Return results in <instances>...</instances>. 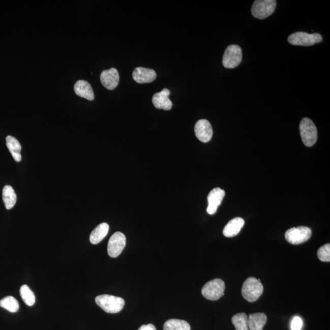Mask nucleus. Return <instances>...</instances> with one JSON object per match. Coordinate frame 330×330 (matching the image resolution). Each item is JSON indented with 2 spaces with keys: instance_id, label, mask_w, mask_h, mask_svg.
<instances>
[{
  "instance_id": "nucleus-7",
  "label": "nucleus",
  "mask_w": 330,
  "mask_h": 330,
  "mask_svg": "<svg viewBox=\"0 0 330 330\" xmlns=\"http://www.w3.org/2000/svg\"><path fill=\"white\" fill-rule=\"evenodd\" d=\"M242 59V51L237 45H231L226 48L223 57V65L228 69L237 68Z\"/></svg>"
},
{
  "instance_id": "nucleus-19",
  "label": "nucleus",
  "mask_w": 330,
  "mask_h": 330,
  "mask_svg": "<svg viewBox=\"0 0 330 330\" xmlns=\"http://www.w3.org/2000/svg\"><path fill=\"white\" fill-rule=\"evenodd\" d=\"M7 146L12 156L13 157L15 161L20 162L22 160V156H21L22 146H21L19 141L16 138L12 137V136H8L7 137Z\"/></svg>"
},
{
  "instance_id": "nucleus-25",
  "label": "nucleus",
  "mask_w": 330,
  "mask_h": 330,
  "mask_svg": "<svg viewBox=\"0 0 330 330\" xmlns=\"http://www.w3.org/2000/svg\"><path fill=\"white\" fill-rule=\"evenodd\" d=\"M318 258L321 261L329 262L330 261V245L326 244L321 247L317 251Z\"/></svg>"
},
{
  "instance_id": "nucleus-21",
  "label": "nucleus",
  "mask_w": 330,
  "mask_h": 330,
  "mask_svg": "<svg viewBox=\"0 0 330 330\" xmlns=\"http://www.w3.org/2000/svg\"><path fill=\"white\" fill-rule=\"evenodd\" d=\"M163 330H191V327L186 321L172 319L166 321Z\"/></svg>"
},
{
  "instance_id": "nucleus-15",
  "label": "nucleus",
  "mask_w": 330,
  "mask_h": 330,
  "mask_svg": "<svg viewBox=\"0 0 330 330\" xmlns=\"http://www.w3.org/2000/svg\"><path fill=\"white\" fill-rule=\"evenodd\" d=\"M245 225V220L241 217L232 219L223 229V235L226 237H232L241 232Z\"/></svg>"
},
{
  "instance_id": "nucleus-1",
  "label": "nucleus",
  "mask_w": 330,
  "mask_h": 330,
  "mask_svg": "<svg viewBox=\"0 0 330 330\" xmlns=\"http://www.w3.org/2000/svg\"><path fill=\"white\" fill-rule=\"evenodd\" d=\"M263 292V286L260 280L254 277L248 278L244 283L242 294L249 302H254L259 299Z\"/></svg>"
},
{
  "instance_id": "nucleus-3",
  "label": "nucleus",
  "mask_w": 330,
  "mask_h": 330,
  "mask_svg": "<svg viewBox=\"0 0 330 330\" xmlns=\"http://www.w3.org/2000/svg\"><path fill=\"white\" fill-rule=\"evenodd\" d=\"M299 132L303 143L306 146H313L317 140V130L313 121L304 118L299 124Z\"/></svg>"
},
{
  "instance_id": "nucleus-12",
  "label": "nucleus",
  "mask_w": 330,
  "mask_h": 330,
  "mask_svg": "<svg viewBox=\"0 0 330 330\" xmlns=\"http://www.w3.org/2000/svg\"><path fill=\"white\" fill-rule=\"evenodd\" d=\"M101 81L106 88L109 90L116 88L119 82V75L117 69L111 68L103 71L101 75Z\"/></svg>"
},
{
  "instance_id": "nucleus-17",
  "label": "nucleus",
  "mask_w": 330,
  "mask_h": 330,
  "mask_svg": "<svg viewBox=\"0 0 330 330\" xmlns=\"http://www.w3.org/2000/svg\"><path fill=\"white\" fill-rule=\"evenodd\" d=\"M267 321V317L264 313L250 314L248 317V326L250 330H262Z\"/></svg>"
},
{
  "instance_id": "nucleus-8",
  "label": "nucleus",
  "mask_w": 330,
  "mask_h": 330,
  "mask_svg": "<svg viewBox=\"0 0 330 330\" xmlns=\"http://www.w3.org/2000/svg\"><path fill=\"white\" fill-rule=\"evenodd\" d=\"M312 231L307 226H299L287 230L285 234L286 240L292 245H299L310 238Z\"/></svg>"
},
{
  "instance_id": "nucleus-27",
  "label": "nucleus",
  "mask_w": 330,
  "mask_h": 330,
  "mask_svg": "<svg viewBox=\"0 0 330 330\" xmlns=\"http://www.w3.org/2000/svg\"><path fill=\"white\" fill-rule=\"evenodd\" d=\"M138 330H157V329L153 324L149 323L147 325H142Z\"/></svg>"
},
{
  "instance_id": "nucleus-24",
  "label": "nucleus",
  "mask_w": 330,
  "mask_h": 330,
  "mask_svg": "<svg viewBox=\"0 0 330 330\" xmlns=\"http://www.w3.org/2000/svg\"><path fill=\"white\" fill-rule=\"evenodd\" d=\"M20 293L23 302L25 303L26 305L29 306V307H32L33 305H34L36 301L35 295L28 286L24 284L20 287Z\"/></svg>"
},
{
  "instance_id": "nucleus-10",
  "label": "nucleus",
  "mask_w": 330,
  "mask_h": 330,
  "mask_svg": "<svg viewBox=\"0 0 330 330\" xmlns=\"http://www.w3.org/2000/svg\"><path fill=\"white\" fill-rule=\"evenodd\" d=\"M195 132L198 140L203 143L210 141L213 135V127L206 119H200L196 123Z\"/></svg>"
},
{
  "instance_id": "nucleus-13",
  "label": "nucleus",
  "mask_w": 330,
  "mask_h": 330,
  "mask_svg": "<svg viewBox=\"0 0 330 330\" xmlns=\"http://www.w3.org/2000/svg\"><path fill=\"white\" fill-rule=\"evenodd\" d=\"M132 77L136 82L148 83L156 79L157 74L153 69L138 67L133 72Z\"/></svg>"
},
{
  "instance_id": "nucleus-4",
  "label": "nucleus",
  "mask_w": 330,
  "mask_h": 330,
  "mask_svg": "<svg viewBox=\"0 0 330 330\" xmlns=\"http://www.w3.org/2000/svg\"><path fill=\"white\" fill-rule=\"evenodd\" d=\"M276 7L275 0H256L251 8V13L256 19H264L274 13Z\"/></svg>"
},
{
  "instance_id": "nucleus-18",
  "label": "nucleus",
  "mask_w": 330,
  "mask_h": 330,
  "mask_svg": "<svg viewBox=\"0 0 330 330\" xmlns=\"http://www.w3.org/2000/svg\"><path fill=\"white\" fill-rule=\"evenodd\" d=\"M109 231V225L107 223L100 224L91 233L89 240L91 243L94 245L98 244L107 235Z\"/></svg>"
},
{
  "instance_id": "nucleus-11",
  "label": "nucleus",
  "mask_w": 330,
  "mask_h": 330,
  "mask_svg": "<svg viewBox=\"0 0 330 330\" xmlns=\"http://www.w3.org/2000/svg\"><path fill=\"white\" fill-rule=\"evenodd\" d=\"M225 196V192L220 188H216L208 193L207 196L208 207L207 212L208 214H216L217 208L222 203L223 199Z\"/></svg>"
},
{
  "instance_id": "nucleus-26",
  "label": "nucleus",
  "mask_w": 330,
  "mask_h": 330,
  "mask_svg": "<svg viewBox=\"0 0 330 330\" xmlns=\"http://www.w3.org/2000/svg\"><path fill=\"white\" fill-rule=\"evenodd\" d=\"M303 326V321L301 317H295L291 322L292 330H301Z\"/></svg>"
},
{
  "instance_id": "nucleus-14",
  "label": "nucleus",
  "mask_w": 330,
  "mask_h": 330,
  "mask_svg": "<svg viewBox=\"0 0 330 330\" xmlns=\"http://www.w3.org/2000/svg\"><path fill=\"white\" fill-rule=\"evenodd\" d=\"M169 95H170V91L166 88L163 89L161 92L156 93L153 98L154 107L166 111L170 110L172 104L169 98Z\"/></svg>"
},
{
  "instance_id": "nucleus-22",
  "label": "nucleus",
  "mask_w": 330,
  "mask_h": 330,
  "mask_svg": "<svg viewBox=\"0 0 330 330\" xmlns=\"http://www.w3.org/2000/svg\"><path fill=\"white\" fill-rule=\"evenodd\" d=\"M232 322L236 330H250L248 326V317L245 313H238L232 318Z\"/></svg>"
},
{
  "instance_id": "nucleus-6",
  "label": "nucleus",
  "mask_w": 330,
  "mask_h": 330,
  "mask_svg": "<svg viewBox=\"0 0 330 330\" xmlns=\"http://www.w3.org/2000/svg\"><path fill=\"white\" fill-rule=\"evenodd\" d=\"M322 40V36L319 33L309 34L305 32H296L290 35L288 37V41L290 44L298 45V46H311L320 43Z\"/></svg>"
},
{
  "instance_id": "nucleus-16",
  "label": "nucleus",
  "mask_w": 330,
  "mask_h": 330,
  "mask_svg": "<svg viewBox=\"0 0 330 330\" xmlns=\"http://www.w3.org/2000/svg\"><path fill=\"white\" fill-rule=\"evenodd\" d=\"M74 92L78 96L89 101H93L95 99V94L91 84L86 81H78L74 86Z\"/></svg>"
},
{
  "instance_id": "nucleus-23",
  "label": "nucleus",
  "mask_w": 330,
  "mask_h": 330,
  "mask_svg": "<svg viewBox=\"0 0 330 330\" xmlns=\"http://www.w3.org/2000/svg\"><path fill=\"white\" fill-rule=\"evenodd\" d=\"M0 307L11 312V313H16L19 311V302L13 296H8L0 301Z\"/></svg>"
},
{
  "instance_id": "nucleus-5",
  "label": "nucleus",
  "mask_w": 330,
  "mask_h": 330,
  "mask_svg": "<svg viewBox=\"0 0 330 330\" xmlns=\"http://www.w3.org/2000/svg\"><path fill=\"white\" fill-rule=\"evenodd\" d=\"M225 283L222 280L215 279L205 284L201 292L204 298L209 301H217L224 295Z\"/></svg>"
},
{
  "instance_id": "nucleus-20",
  "label": "nucleus",
  "mask_w": 330,
  "mask_h": 330,
  "mask_svg": "<svg viewBox=\"0 0 330 330\" xmlns=\"http://www.w3.org/2000/svg\"><path fill=\"white\" fill-rule=\"evenodd\" d=\"M3 199L8 210L13 208L17 202V195L13 188L6 186L3 190Z\"/></svg>"
},
{
  "instance_id": "nucleus-2",
  "label": "nucleus",
  "mask_w": 330,
  "mask_h": 330,
  "mask_svg": "<svg viewBox=\"0 0 330 330\" xmlns=\"http://www.w3.org/2000/svg\"><path fill=\"white\" fill-rule=\"evenodd\" d=\"M96 302L106 313L111 314L119 313L125 305L123 298L107 294L97 296Z\"/></svg>"
},
{
  "instance_id": "nucleus-9",
  "label": "nucleus",
  "mask_w": 330,
  "mask_h": 330,
  "mask_svg": "<svg viewBox=\"0 0 330 330\" xmlns=\"http://www.w3.org/2000/svg\"><path fill=\"white\" fill-rule=\"evenodd\" d=\"M126 245V237L123 233L115 232L109 240L108 254L111 257H116L123 252Z\"/></svg>"
}]
</instances>
